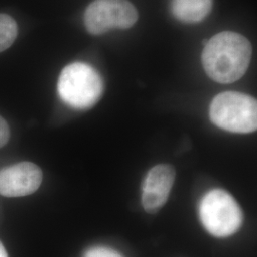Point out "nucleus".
<instances>
[{"instance_id":"obj_12","label":"nucleus","mask_w":257,"mask_h":257,"mask_svg":"<svg viewBox=\"0 0 257 257\" xmlns=\"http://www.w3.org/2000/svg\"><path fill=\"white\" fill-rule=\"evenodd\" d=\"M0 257H8L6 249L4 248V246L2 245V243L0 242Z\"/></svg>"},{"instance_id":"obj_6","label":"nucleus","mask_w":257,"mask_h":257,"mask_svg":"<svg viewBox=\"0 0 257 257\" xmlns=\"http://www.w3.org/2000/svg\"><path fill=\"white\" fill-rule=\"evenodd\" d=\"M175 176V168L169 164H159L149 171L142 184V205L145 211L155 214L164 207Z\"/></svg>"},{"instance_id":"obj_7","label":"nucleus","mask_w":257,"mask_h":257,"mask_svg":"<svg viewBox=\"0 0 257 257\" xmlns=\"http://www.w3.org/2000/svg\"><path fill=\"white\" fill-rule=\"evenodd\" d=\"M42 182V172L31 162H20L0 171V194L21 197L35 193Z\"/></svg>"},{"instance_id":"obj_4","label":"nucleus","mask_w":257,"mask_h":257,"mask_svg":"<svg viewBox=\"0 0 257 257\" xmlns=\"http://www.w3.org/2000/svg\"><path fill=\"white\" fill-rule=\"evenodd\" d=\"M199 218L204 228L215 237H228L238 231L244 215L238 203L224 190L206 193L199 204Z\"/></svg>"},{"instance_id":"obj_10","label":"nucleus","mask_w":257,"mask_h":257,"mask_svg":"<svg viewBox=\"0 0 257 257\" xmlns=\"http://www.w3.org/2000/svg\"><path fill=\"white\" fill-rule=\"evenodd\" d=\"M83 257H124L119 252L106 247H93L89 248Z\"/></svg>"},{"instance_id":"obj_1","label":"nucleus","mask_w":257,"mask_h":257,"mask_svg":"<svg viewBox=\"0 0 257 257\" xmlns=\"http://www.w3.org/2000/svg\"><path fill=\"white\" fill-rule=\"evenodd\" d=\"M251 55L252 47L246 37L226 31L208 40L201 58L204 70L210 78L229 84L246 74Z\"/></svg>"},{"instance_id":"obj_5","label":"nucleus","mask_w":257,"mask_h":257,"mask_svg":"<svg viewBox=\"0 0 257 257\" xmlns=\"http://www.w3.org/2000/svg\"><path fill=\"white\" fill-rule=\"evenodd\" d=\"M138 19V11L128 0H94L85 11L84 24L90 34L102 35L133 27Z\"/></svg>"},{"instance_id":"obj_3","label":"nucleus","mask_w":257,"mask_h":257,"mask_svg":"<svg viewBox=\"0 0 257 257\" xmlns=\"http://www.w3.org/2000/svg\"><path fill=\"white\" fill-rule=\"evenodd\" d=\"M57 90L61 99L74 109H89L103 92L101 76L92 66L74 62L66 66L58 78Z\"/></svg>"},{"instance_id":"obj_11","label":"nucleus","mask_w":257,"mask_h":257,"mask_svg":"<svg viewBox=\"0 0 257 257\" xmlns=\"http://www.w3.org/2000/svg\"><path fill=\"white\" fill-rule=\"evenodd\" d=\"M10 130L8 123L0 115V148L5 146L9 141Z\"/></svg>"},{"instance_id":"obj_9","label":"nucleus","mask_w":257,"mask_h":257,"mask_svg":"<svg viewBox=\"0 0 257 257\" xmlns=\"http://www.w3.org/2000/svg\"><path fill=\"white\" fill-rule=\"evenodd\" d=\"M18 36V25L8 15L0 14V52L8 49Z\"/></svg>"},{"instance_id":"obj_2","label":"nucleus","mask_w":257,"mask_h":257,"mask_svg":"<svg viewBox=\"0 0 257 257\" xmlns=\"http://www.w3.org/2000/svg\"><path fill=\"white\" fill-rule=\"evenodd\" d=\"M210 118L218 128L235 134L256 131V99L237 92H221L210 106Z\"/></svg>"},{"instance_id":"obj_8","label":"nucleus","mask_w":257,"mask_h":257,"mask_svg":"<svg viewBox=\"0 0 257 257\" xmlns=\"http://www.w3.org/2000/svg\"><path fill=\"white\" fill-rule=\"evenodd\" d=\"M212 0H172L171 10L175 19L183 23H198L207 18Z\"/></svg>"}]
</instances>
